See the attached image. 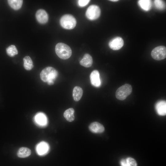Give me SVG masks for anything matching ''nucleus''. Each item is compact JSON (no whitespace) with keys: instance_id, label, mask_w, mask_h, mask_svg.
Listing matches in <instances>:
<instances>
[{"instance_id":"412c9836","label":"nucleus","mask_w":166,"mask_h":166,"mask_svg":"<svg viewBox=\"0 0 166 166\" xmlns=\"http://www.w3.org/2000/svg\"><path fill=\"white\" fill-rule=\"evenodd\" d=\"M23 65L25 69L27 70L32 69L34 67L33 61L29 56H26L23 59Z\"/></svg>"},{"instance_id":"39448f33","label":"nucleus","mask_w":166,"mask_h":166,"mask_svg":"<svg viewBox=\"0 0 166 166\" xmlns=\"http://www.w3.org/2000/svg\"><path fill=\"white\" fill-rule=\"evenodd\" d=\"M101 10L97 6L93 5H91L87 9L85 15L86 17L91 20L97 19L101 14Z\"/></svg>"},{"instance_id":"9b49d317","label":"nucleus","mask_w":166,"mask_h":166,"mask_svg":"<svg viewBox=\"0 0 166 166\" xmlns=\"http://www.w3.org/2000/svg\"><path fill=\"white\" fill-rule=\"evenodd\" d=\"M35 122L39 125L45 126L48 123V120L45 115L42 113H37L34 117Z\"/></svg>"},{"instance_id":"a211bd4d","label":"nucleus","mask_w":166,"mask_h":166,"mask_svg":"<svg viewBox=\"0 0 166 166\" xmlns=\"http://www.w3.org/2000/svg\"><path fill=\"white\" fill-rule=\"evenodd\" d=\"M74 110L73 108H70L66 110L64 113V116L65 119L69 122L74 121Z\"/></svg>"},{"instance_id":"5701e85b","label":"nucleus","mask_w":166,"mask_h":166,"mask_svg":"<svg viewBox=\"0 0 166 166\" xmlns=\"http://www.w3.org/2000/svg\"><path fill=\"white\" fill-rule=\"evenodd\" d=\"M154 3L156 7L158 9L163 10L165 8L166 6L165 2L162 0H155Z\"/></svg>"},{"instance_id":"aec40b11","label":"nucleus","mask_w":166,"mask_h":166,"mask_svg":"<svg viewBox=\"0 0 166 166\" xmlns=\"http://www.w3.org/2000/svg\"><path fill=\"white\" fill-rule=\"evenodd\" d=\"M30 150L26 147H22L20 148L17 152V155L20 158H26L29 156L31 154Z\"/></svg>"},{"instance_id":"dca6fc26","label":"nucleus","mask_w":166,"mask_h":166,"mask_svg":"<svg viewBox=\"0 0 166 166\" xmlns=\"http://www.w3.org/2000/svg\"><path fill=\"white\" fill-rule=\"evenodd\" d=\"M138 3L142 9L146 11L150 10L152 6V1L149 0H140L138 1Z\"/></svg>"},{"instance_id":"ddd939ff","label":"nucleus","mask_w":166,"mask_h":166,"mask_svg":"<svg viewBox=\"0 0 166 166\" xmlns=\"http://www.w3.org/2000/svg\"><path fill=\"white\" fill-rule=\"evenodd\" d=\"M49 149V145L46 142L42 141L39 143L36 147V151L40 155L43 156L46 154Z\"/></svg>"},{"instance_id":"f257e3e1","label":"nucleus","mask_w":166,"mask_h":166,"mask_svg":"<svg viewBox=\"0 0 166 166\" xmlns=\"http://www.w3.org/2000/svg\"><path fill=\"white\" fill-rule=\"evenodd\" d=\"M58 75L57 70L52 67H47L44 69L40 73L41 79L51 85L53 84Z\"/></svg>"},{"instance_id":"9d476101","label":"nucleus","mask_w":166,"mask_h":166,"mask_svg":"<svg viewBox=\"0 0 166 166\" xmlns=\"http://www.w3.org/2000/svg\"><path fill=\"white\" fill-rule=\"evenodd\" d=\"M89 129L90 131L95 133H101L105 130L103 125L97 122L91 123L89 126Z\"/></svg>"},{"instance_id":"f3484780","label":"nucleus","mask_w":166,"mask_h":166,"mask_svg":"<svg viewBox=\"0 0 166 166\" xmlns=\"http://www.w3.org/2000/svg\"><path fill=\"white\" fill-rule=\"evenodd\" d=\"M121 166H137L135 160L131 157L122 159L120 161Z\"/></svg>"},{"instance_id":"6e6552de","label":"nucleus","mask_w":166,"mask_h":166,"mask_svg":"<svg viewBox=\"0 0 166 166\" xmlns=\"http://www.w3.org/2000/svg\"><path fill=\"white\" fill-rule=\"evenodd\" d=\"M35 16L37 20L40 24H45L48 20V15L46 11L43 9H40L38 10Z\"/></svg>"},{"instance_id":"4be33fe9","label":"nucleus","mask_w":166,"mask_h":166,"mask_svg":"<svg viewBox=\"0 0 166 166\" xmlns=\"http://www.w3.org/2000/svg\"><path fill=\"white\" fill-rule=\"evenodd\" d=\"M7 54L10 57H13L18 54V51L14 45H11L8 47L6 49Z\"/></svg>"},{"instance_id":"6ab92c4d","label":"nucleus","mask_w":166,"mask_h":166,"mask_svg":"<svg viewBox=\"0 0 166 166\" xmlns=\"http://www.w3.org/2000/svg\"><path fill=\"white\" fill-rule=\"evenodd\" d=\"M7 2L9 5L14 10H18L22 7L23 1L22 0H8Z\"/></svg>"},{"instance_id":"393cba45","label":"nucleus","mask_w":166,"mask_h":166,"mask_svg":"<svg viewBox=\"0 0 166 166\" xmlns=\"http://www.w3.org/2000/svg\"><path fill=\"white\" fill-rule=\"evenodd\" d=\"M110 1L112 2H117L118 1V0H110Z\"/></svg>"},{"instance_id":"20e7f679","label":"nucleus","mask_w":166,"mask_h":166,"mask_svg":"<svg viewBox=\"0 0 166 166\" xmlns=\"http://www.w3.org/2000/svg\"><path fill=\"white\" fill-rule=\"evenodd\" d=\"M132 88L130 84H125L118 88L116 92V97L118 100L125 99L132 93Z\"/></svg>"},{"instance_id":"0eeeda50","label":"nucleus","mask_w":166,"mask_h":166,"mask_svg":"<svg viewBox=\"0 0 166 166\" xmlns=\"http://www.w3.org/2000/svg\"><path fill=\"white\" fill-rule=\"evenodd\" d=\"M124 41L119 37H115L111 40L109 42V47L113 50H118L121 49L124 45Z\"/></svg>"},{"instance_id":"7ed1b4c3","label":"nucleus","mask_w":166,"mask_h":166,"mask_svg":"<svg viewBox=\"0 0 166 166\" xmlns=\"http://www.w3.org/2000/svg\"><path fill=\"white\" fill-rule=\"evenodd\" d=\"M77 22L75 18L72 15L66 14L63 15L60 20L61 26L64 28L70 30L76 26Z\"/></svg>"},{"instance_id":"b1692460","label":"nucleus","mask_w":166,"mask_h":166,"mask_svg":"<svg viewBox=\"0 0 166 166\" xmlns=\"http://www.w3.org/2000/svg\"><path fill=\"white\" fill-rule=\"evenodd\" d=\"M89 1V0H79L78 1V3L80 6L84 7L87 5Z\"/></svg>"},{"instance_id":"423d86ee","label":"nucleus","mask_w":166,"mask_h":166,"mask_svg":"<svg viewBox=\"0 0 166 166\" xmlns=\"http://www.w3.org/2000/svg\"><path fill=\"white\" fill-rule=\"evenodd\" d=\"M152 57L156 60H161L166 57V48L164 46H159L154 48L152 51Z\"/></svg>"},{"instance_id":"f8f14e48","label":"nucleus","mask_w":166,"mask_h":166,"mask_svg":"<svg viewBox=\"0 0 166 166\" xmlns=\"http://www.w3.org/2000/svg\"><path fill=\"white\" fill-rule=\"evenodd\" d=\"M155 109L157 113L159 115L163 116L166 114V102L164 101H160L156 104Z\"/></svg>"},{"instance_id":"1a4fd4ad","label":"nucleus","mask_w":166,"mask_h":166,"mask_svg":"<svg viewBox=\"0 0 166 166\" xmlns=\"http://www.w3.org/2000/svg\"><path fill=\"white\" fill-rule=\"evenodd\" d=\"M90 80L91 84L93 86L98 87L101 85V81L100 78L99 71L96 70L93 71L90 76Z\"/></svg>"},{"instance_id":"4468645a","label":"nucleus","mask_w":166,"mask_h":166,"mask_svg":"<svg viewBox=\"0 0 166 166\" xmlns=\"http://www.w3.org/2000/svg\"><path fill=\"white\" fill-rule=\"evenodd\" d=\"M93 62V59L91 56L89 54L86 53L80 61V63L81 65L88 68L91 66Z\"/></svg>"},{"instance_id":"f03ea898","label":"nucleus","mask_w":166,"mask_h":166,"mask_svg":"<svg viewBox=\"0 0 166 166\" xmlns=\"http://www.w3.org/2000/svg\"><path fill=\"white\" fill-rule=\"evenodd\" d=\"M56 54L60 58L67 59L71 56L72 51L71 48L67 45L63 43L57 44L55 47Z\"/></svg>"},{"instance_id":"2eb2a0df","label":"nucleus","mask_w":166,"mask_h":166,"mask_svg":"<svg viewBox=\"0 0 166 166\" xmlns=\"http://www.w3.org/2000/svg\"><path fill=\"white\" fill-rule=\"evenodd\" d=\"M83 94L82 89L78 86L74 88L73 92V97L74 100L76 101H79L81 99Z\"/></svg>"}]
</instances>
